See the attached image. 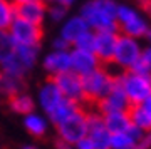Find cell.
<instances>
[{"label":"cell","instance_id":"cell-1","mask_svg":"<svg viewBox=\"0 0 151 149\" xmlns=\"http://www.w3.org/2000/svg\"><path fill=\"white\" fill-rule=\"evenodd\" d=\"M116 14L118 5L114 0H91L81 10V17L86 20L89 29H94L96 32L101 30L118 32Z\"/></svg>","mask_w":151,"mask_h":149},{"label":"cell","instance_id":"cell-2","mask_svg":"<svg viewBox=\"0 0 151 149\" xmlns=\"http://www.w3.org/2000/svg\"><path fill=\"white\" fill-rule=\"evenodd\" d=\"M116 75L109 72L104 65H99L97 69H94L92 72L86 75H81L82 80V94H84V106H96L97 102L101 101L113 87L114 80H116Z\"/></svg>","mask_w":151,"mask_h":149},{"label":"cell","instance_id":"cell-3","mask_svg":"<svg viewBox=\"0 0 151 149\" xmlns=\"http://www.w3.org/2000/svg\"><path fill=\"white\" fill-rule=\"evenodd\" d=\"M118 80L123 87L129 104H141L151 96V75L136 74L133 70H123L118 74Z\"/></svg>","mask_w":151,"mask_h":149},{"label":"cell","instance_id":"cell-4","mask_svg":"<svg viewBox=\"0 0 151 149\" xmlns=\"http://www.w3.org/2000/svg\"><path fill=\"white\" fill-rule=\"evenodd\" d=\"M55 128H57V134H59L60 141L76 146L82 138L87 136L86 109L81 106L76 112H72L69 117H65L64 121H60L59 124H55Z\"/></svg>","mask_w":151,"mask_h":149},{"label":"cell","instance_id":"cell-5","mask_svg":"<svg viewBox=\"0 0 151 149\" xmlns=\"http://www.w3.org/2000/svg\"><path fill=\"white\" fill-rule=\"evenodd\" d=\"M15 45H30V47H40V42L44 39L42 25L32 24V22L15 19L9 29Z\"/></svg>","mask_w":151,"mask_h":149},{"label":"cell","instance_id":"cell-6","mask_svg":"<svg viewBox=\"0 0 151 149\" xmlns=\"http://www.w3.org/2000/svg\"><path fill=\"white\" fill-rule=\"evenodd\" d=\"M116 24H118V32L128 37H143L148 32L146 22L136 14L129 7H119L118 5V14H116Z\"/></svg>","mask_w":151,"mask_h":149},{"label":"cell","instance_id":"cell-7","mask_svg":"<svg viewBox=\"0 0 151 149\" xmlns=\"http://www.w3.org/2000/svg\"><path fill=\"white\" fill-rule=\"evenodd\" d=\"M139 57H141V49L138 45V42L133 37L119 34L116 49H114L113 64H116L123 70H129Z\"/></svg>","mask_w":151,"mask_h":149},{"label":"cell","instance_id":"cell-8","mask_svg":"<svg viewBox=\"0 0 151 149\" xmlns=\"http://www.w3.org/2000/svg\"><path fill=\"white\" fill-rule=\"evenodd\" d=\"M86 116H87V138L91 139L94 149H111V133L104 126L103 116L96 109H89V111L86 109Z\"/></svg>","mask_w":151,"mask_h":149},{"label":"cell","instance_id":"cell-9","mask_svg":"<svg viewBox=\"0 0 151 149\" xmlns=\"http://www.w3.org/2000/svg\"><path fill=\"white\" fill-rule=\"evenodd\" d=\"M50 79L54 80V84L57 85V89L60 91V94L69 99L74 101L77 104H84V94H82V80L81 75H77L72 70H65L60 72L57 75H52Z\"/></svg>","mask_w":151,"mask_h":149},{"label":"cell","instance_id":"cell-10","mask_svg":"<svg viewBox=\"0 0 151 149\" xmlns=\"http://www.w3.org/2000/svg\"><path fill=\"white\" fill-rule=\"evenodd\" d=\"M118 37H119V32H113V30L94 32V47H92V52L97 57L101 65L113 64L114 49H116Z\"/></svg>","mask_w":151,"mask_h":149},{"label":"cell","instance_id":"cell-11","mask_svg":"<svg viewBox=\"0 0 151 149\" xmlns=\"http://www.w3.org/2000/svg\"><path fill=\"white\" fill-rule=\"evenodd\" d=\"M129 106L131 104H129V101H128L126 94H124L121 84H119L118 75H116V80H114L111 91L97 102L96 106H94V109H96L99 114H106V112H114V111H128Z\"/></svg>","mask_w":151,"mask_h":149},{"label":"cell","instance_id":"cell-12","mask_svg":"<svg viewBox=\"0 0 151 149\" xmlns=\"http://www.w3.org/2000/svg\"><path fill=\"white\" fill-rule=\"evenodd\" d=\"M14 7H15V19H22L37 25H42L44 19L47 15V4H44L42 0H32Z\"/></svg>","mask_w":151,"mask_h":149},{"label":"cell","instance_id":"cell-13","mask_svg":"<svg viewBox=\"0 0 151 149\" xmlns=\"http://www.w3.org/2000/svg\"><path fill=\"white\" fill-rule=\"evenodd\" d=\"M69 55H70V70L76 72L77 75H86L101 65L97 57L94 55V52H89V50L74 49L72 52H69Z\"/></svg>","mask_w":151,"mask_h":149},{"label":"cell","instance_id":"cell-14","mask_svg":"<svg viewBox=\"0 0 151 149\" xmlns=\"http://www.w3.org/2000/svg\"><path fill=\"white\" fill-rule=\"evenodd\" d=\"M65 97L60 94V91L57 89V85L54 84V80L49 77L39 89V106L42 107V111L45 114H50Z\"/></svg>","mask_w":151,"mask_h":149},{"label":"cell","instance_id":"cell-15","mask_svg":"<svg viewBox=\"0 0 151 149\" xmlns=\"http://www.w3.org/2000/svg\"><path fill=\"white\" fill-rule=\"evenodd\" d=\"M42 65L50 77L60 74V72H65V70H70L69 50H55V52L45 55Z\"/></svg>","mask_w":151,"mask_h":149},{"label":"cell","instance_id":"cell-16","mask_svg":"<svg viewBox=\"0 0 151 149\" xmlns=\"http://www.w3.org/2000/svg\"><path fill=\"white\" fill-rule=\"evenodd\" d=\"M104 121V126L111 134L114 133H126L133 126L129 121V116L126 111H114V112H106L101 114Z\"/></svg>","mask_w":151,"mask_h":149},{"label":"cell","instance_id":"cell-17","mask_svg":"<svg viewBox=\"0 0 151 149\" xmlns=\"http://www.w3.org/2000/svg\"><path fill=\"white\" fill-rule=\"evenodd\" d=\"M141 129L131 126L126 133H114L111 134V149H134L136 141L143 136Z\"/></svg>","mask_w":151,"mask_h":149},{"label":"cell","instance_id":"cell-18","mask_svg":"<svg viewBox=\"0 0 151 149\" xmlns=\"http://www.w3.org/2000/svg\"><path fill=\"white\" fill-rule=\"evenodd\" d=\"M87 30H89V25L86 24V20H84L81 15L72 17V19H69V20L64 24L62 30H60V37L64 39L65 42H69L70 45H72V44L76 42V39L79 37V35H82L84 32H87Z\"/></svg>","mask_w":151,"mask_h":149},{"label":"cell","instance_id":"cell-19","mask_svg":"<svg viewBox=\"0 0 151 149\" xmlns=\"http://www.w3.org/2000/svg\"><path fill=\"white\" fill-rule=\"evenodd\" d=\"M24 89H25L24 79L14 77V75H7V74H2V72H0V97L10 99V97L24 92Z\"/></svg>","mask_w":151,"mask_h":149},{"label":"cell","instance_id":"cell-20","mask_svg":"<svg viewBox=\"0 0 151 149\" xmlns=\"http://www.w3.org/2000/svg\"><path fill=\"white\" fill-rule=\"evenodd\" d=\"M24 128L30 136H34L35 139H40L47 134V121L35 112H30L27 116H24Z\"/></svg>","mask_w":151,"mask_h":149},{"label":"cell","instance_id":"cell-21","mask_svg":"<svg viewBox=\"0 0 151 149\" xmlns=\"http://www.w3.org/2000/svg\"><path fill=\"white\" fill-rule=\"evenodd\" d=\"M126 112L134 128L141 129V131H151V116L141 107V104H131Z\"/></svg>","mask_w":151,"mask_h":149},{"label":"cell","instance_id":"cell-22","mask_svg":"<svg viewBox=\"0 0 151 149\" xmlns=\"http://www.w3.org/2000/svg\"><path fill=\"white\" fill-rule=\"evenodd\" d=\"M7 102H9V107L12 111L15 114H20V116H27V114L34 112V109H35L34 99L29 94H25V92H20V94L7 99Z\"/></svg>","mask_w":151,"mask_h":149},{"label":"cell","instance_id":"cell-23","mask_svg":"<svg viewBox=\"0 0 151 149\" xmlns=\"http://www.w3.org/2000/svg\"><path fill=\"white\" fill-rule=\"evenodd\" d=\"M79 107H81V104H77V102H74V101H69V99H64L54 111L49 114V117H50V121L54 124H59L60 121H64L65 117H69L72 112L77 111Z\"/></svg>","mask_w":151,"mask_h":149},{"label":"cell","instance_id":"cell-24","mask_svg":"<svg viewBox=\"0 0 151 149\" xmlns=\"http://www.w3.org/2000/svg\"><path fill=\"white\" fill-rule=\"evenodd\" d=\"M15 20V7L10 0H0V30H9Z\"/></svg>","mask_w":151,"mask_h":149},{"label":"cell","instance_id":"cell-25","mask_svg":"<svg viewBox=\"0 0 151 149\" xmlns=\"http://www.w3.org/2000/svg\"><path fill=\"white\" fill-rule=\"evenodd\" d=\"M15 50V42L9 30H0V64L9 59Z\"/></svg>","mask_w":151,"mask_h":149},{"label":"cell","instance_id":"cell-26","mask_svg":"<svg viewBox=\"0 0 151 149\" xmlns=\"http://www.w3.org/2000/svg\"><path fill=\"white\" fill-rule=\"evenodd\" d=\"M74 49H81V50H89L92 52V47H94V32H91V29L84 32L82 35L76 39V42L72 44Z\"/></svg>","mask_w":151,"mask_h":149},{"label":"cell","instance_id":"cell-27","mask_svg":"<svg viewBox=\"0 0 151 149\" xmlns=\"http://www.w3.org/2000/svg\"><path fill=\"white\" fill-rule=\"evenodd\" d=\"M47 14H49V17H50L54 22H60V20H64V17L67 15V9L62 7V5L54 4V5L47 7Z\"/></svg>","mask_w":151,"mask_h":149},{"label":"cell","instance_id":"cell-28","mask_svg":"<svg viewBox=\"0 0 151 149\" xmlns=\"http://www.w3.org/2000/svg\"><path fill=\"white\" fill-rule=\"evenodd\" d=\"M150 148H151V131H146V133H143V136L136 141L134 149H150Z\"/></svg>","mask_w":151,"mask_h":149},{"label":"cell","instance_id":"cell-29","mask_svg":"<svg viewBox=\"0 0 151 149\" xmlns=\"http://www.w3.org/2000/svg\"><path fill=\"white\" fill-rule=\"evenodd\" d=\"M52 45H54L55 50H67V49L70 47V44H69V42H65L62 37H57L54 42H52Z\"/></svg>","mask_w":151,"mask_h":149},{"label":"cell","instance_id":"cell-30","mask_svg":"<svg viewBox=\"0 0 151 149\" xmlns=\"http://www.w3.org/2000/svg\"><path fill=\"white\" fill-rule=\"evenodd\" d=\"M74 148H76V149H94V146H92L91 139H89V138L86 136V138H82L81 141H79V143L76 144Z\"/></svg>","mask_w":151,"mask_h":149},{"label":"cell","instance_id":"cell-31","mask_svg":"<svg viewBox=\"0 0 151 149\" xmlns=\"http://www.w3.org/2000/svg\"><path fill=\"white\" fill-rule=\"evenodd\" d=\"M141 55H143V59L146 60V64H148V69H150V75H151V49L145 50V52L141 54Z\"/></svg>","mask_w":151,"mask_h":149},{"label":"cell","instance_id":"cell-32","mask_svg":"<svg viewBox=\"0 0 151 149\" xmlns=\"http://www.w3.org/2000/svg\"><path fill=\"white\" fill-rule=\"evenodd\" d=\"M141 107H143V109H145V111L151 116V96H150V97H146L145 101L141 102Z\"/></svg>","mask_w":151,"mask_h":149},{"label":"cell","instance_id":"cell-33","mask_svg":"<svg viewBox=\"0 0 151 149\" xmlns=\"http://www.w3.org/2000/svg\"><path fill=\"white\" fill-rule=\"evenodd\" d=\"M55 149H76L74 146H72V144H67V143H64V141H57V143H55Z\"/></svg>","mask_w":151,"mask_h":149},{"label":"cell","instance_id":"cell-34","mask_svg":"<svg viewBox=\"0 0 151 149\" xmlns=\"http://www.w3.org/2000/svg\"><path fill=\"white\" fill-rule=\"evenodd\" d=\"M74 2H76V0H54V4H57V5H62V7H65V9H67L69 5H72Z\"/></svg>","mask_w":151,"mask_h":149},{"label":"cell","instance_id":"cell-35","mask_svg":"<svg viewBox=\"0 0 151 149\" xmlns=\"http://www.w3.org/2000/svg\"><path fill=\"white\" fill-rule=\"evenodd\" d=\"M14 5H19V4H25V2H32V0H10Z\"/></svg>","mask_w":151,"mask_h":149},{"label":"cell","instance_id":"cell-36","mask_svg":"<svg viewBox=\"0 0 151 149\" xmlns=\"http://www.w3.org/2000/svg\"><path fill=\"white\" fill-rule=\"evenodd\" d=\"M20 149H37V146H34V144H25V146H22Z\"/></svg>","mask_w":151,"mask_h":149},{"label":"cell","instance_id":"cell-37","mask_svg":"<svg viewBox=\"0 0 151 149\" xmlns=\"http://www.w3.org/2000/svg\"><path fill=\"white\" fill-rule=\"evenodd\" d=\"M146 37H148V40H150V44H151V30H148V32H146Z\"/></svg>","mask_w":151,"mask_h":149}]
</instances>
